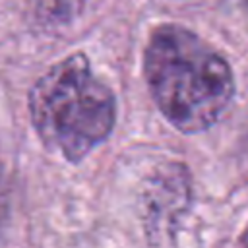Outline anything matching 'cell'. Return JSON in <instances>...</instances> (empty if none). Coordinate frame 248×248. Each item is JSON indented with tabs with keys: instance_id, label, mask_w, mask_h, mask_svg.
<instances>
[{
	"instance_id": "cell-1",
	"label": "cell",
	"mask_w": 248,
	"mask_h": 248,
	"mask_svg": "<svg viewBox=\"0 0 248 248\" xmlns=\"http://www.w3.org/2000/svg\"><path fill=\"white\" fill-rule=\"evenodd\" d=\"M143 76L163 116L184 134L213 126L234 93L229 62L192 29L176 23L151 31L143 48Z\"/></svg>"
},
{
	"instance_id": "cell-2",
	"label": "cell",
	"mask_w": 248,
	"mask_h": 248,
	"mask_svg": "<svg viewBox=\"0 0 248 248\" xmlns=\"http://www.w3.org/2000/svg\"><path fill=\"white\" fill-rule=\"evenodd\" d=\"M27 107L43 145L70 163L103 143L116 122L114 93L81 52L52 64L33 83Z\"/></svg>"
},
{
	"instance_id": "cell-3",
	"label": "cell",
	"mask_w": 248,
	"mask_h": 248,
	"mask_svg": "<svg viewBox=\"0 0 248 248\" xmlns=\"http://www.w3.org/2000/svg\"><path fill=\"white\" fill-rule=\"evenodd\" d=\"M240 248H248V234L244 236V242H242V246H240Z\"/></svg>"
}]
</instances>
